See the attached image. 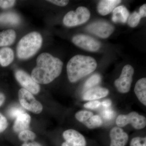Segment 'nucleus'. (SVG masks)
<instances>
[{
  "label": "nucleus",
  "instance_id": "f257e3e1",
  "mask_svg": "<svg viewBox=\"0 0 146 146\" xmlns=\"http://www.w3.org/2000/svg\"><path fill=\"white\" fill-rule=\"evenodd\" d=\"M36 65L31 77L37 83L48 84L60 75L63 63L60 59L48 53H43L36 59Z\"/></svg>",
  "mask_w": 146,
  "mask_h": 146
},
{
  "label": "nucleus",
  "instance_id": "f03ea898",
  "mask_svg": "<svg viewBox=\"0 0 146 146\" xmlns=\"http://www.w3.org/2000/svg\"><path fill=\"white\" fill-rule=\"evenodd\" d=\"M97 66L96 61L93 58L76 55L72 57L67 64L68 79L71 82H76L94 72Z\"/></svg>",
  "mask_w": 146,
  "mask_h": 146
},
{
  "label": "nucleus",
  "instance_id": "7ed1b4c3",
  "mask_svg": "<svg viewBox=\"0 0 146 146\" xmlns=\"http://www.w3.org/2000/svg\"><path fill=\"white\" fill-rule=\"evenodd\" d=\"M42 38L36 32H33L23 36L18 42L16 52L20 59H26L33 56L42 46Z\"/></svg>",
  "mask_w": 146,
  "mask_h": 146
},
{
  "label": "nucleus",
  "instance_id": "20e7f679",
  "mask_svg": "<svg viewBox=\"0 0 146 146\" xmlns=\"http://www.w3.org/2000/svg\"><path fill=\"white\" fill-rule=\"evenodd\" d=\"M90 17V12L87 8L79 7L76 11H69L64 16L63 23L68 27L77 26L86 23Z\"/></svg>",
  "mask_w": 146,
  "mask_h": 146
},
{
  "label": "nucleus",
  "instance_id": "39448f33",
  "mask_svg": "<svg viewBox=\"0 0 146 146\" xmlns=\"http://www.w3.org/2000/svg\"><path fill=\"white\" fill-rule=\"evenodd\" d=\"M18 98L21 105L25 109L35 114L42 112L43 110L42 104L29 91L24 88L21 89L18 91Z\"/></svg>",
  "mask_w": 146,
  "mask_h": 146
},
{
  "label": "nucleus",
  "instance_id": "423d86ee",
  "mask_svg": "<svg viewBox=\"0 0 146 146\" xmlns=\"http://www.w3.org/2000/svg\"><path fill=\"white\" fill-rule=\"evenodd\" d=\"M116 124L120 127L131 124L134 128L140 129L146 126V119L144 116L133 112L128 115H119L116 120Z\"/></svg>",
  "mask_w": 146,
  "mask_h": 146
},
{
  "label": "nucleus",
  "instance_id": "0eeeda50",
  "mask_svg": "<svg viewBox=\"0 0 146 146\" xmlns=\"http://www.w3.org/2000/svg\"><path fill=\"white\" fill-rule=\"evenodd\" d=\"M134 74V69L131 65H127L123 68L120 77L115 81V85L118 91L122 94L130 90Z\"/></svg>",
  "mask_w": 146,
  "mask_h": 146
},
{
  "label": "nucleus",
  "instance_id": "6e6552de",
  "mask_svg": "<svg viewBox=\"0 0 146 146\" xmlns=\"http://www.w3.org/2000/svg\"><path fill=\"white\" fill-rule=\"evenodd\" d=\"M86 30L99 37L105 39L112 34L115 28L108 22L98 21L90 24L86 27Z\"/></svg>",
  "mask_w": 146,
  "mask_h": 146
},
{
  "label": "nucleus",
  "instance_id": "1a4fd4ad",
  "mask_svg": "<svg viewBox=\"0 0 146 146\" xmlns=\"http://www.w3.org/2000/svg\"><path fill=\"white\" fill-rule=\"evenodd\" d=\"M72 42L75 45L84 50L90 52H96L100 48V43L91 36L79 34L73 37Z\"/></svg>",
  "mask_w": 146,
  "mask_h": 146
},
{
  "label": "nucleus",
  "instance_id": "9d476101",
  "mask_svg": "<svg viewBox=\"0 0 146 146\" xmlns=\"http://www.w3.org/2000/svg\"><path fill=\"white\" fill-rule=\"evenodd\" d=\"M15 76L17 81L23 87L24 89L32 94H38L40 90L39 84L29 75L27 73L22 70L16 71Z\"/></svg>",
  "mask_w": 146,
  "mask_h": 146
},
{
  "label": "nucleus",
  "instance_id": "9b49d317",
  "mask_svg": "<svg viewBox=\"0 0 146 146\" xmlns=\"http://www.w3.org/2000/svg\"><path fill=\"white\" fill-rule=\"evenodd\" d=\"M65 142L62 146H86V141L83 135L73 129H68L63 132Z\"/></svg>",
  "mask_w": 146,
  "mask_h": 146
},
{
  "label": "nucleus",
  "instance_id": "f8f14e48",
  "mask_svg": "<svg viewBox=\"0 0 146 146\" xmlns=\"http://www.w3.org/2000/svg\"><path fill=\"white\" fill-rule=\"evenodd\" d=\"M110 136L111 138L110 146H125L128 140L127 133L119 127L113 128Z\"/></svg>",
  "mask_w": 146,
  "mask_h": 146
},
{
  "label": "nucleus",
  "instance_id": "ddd939ff",
  "mask_svg": "<svg viewBox=\"0 0 146 146\" xmlns=\"http://www.w3.org/2000/svg\"><path fill=\"white\" fill-rule=\"evenodd\" d=\"M109 94L108 89L102 87H94L87 90L84 94V100L93 101L104 98Z\"/></svg>",
  "mask_w": 146,
  "mask_h": 146
},
{
  "label": "nucleus",
  "instance_id": "4468645a",
  "mask_svg": "<svg viewBox=\"0 0 146 146\" xmlns=\"http://www.w3.org/2000/svg\"><path fill=\"white\" fill-rule=\"evenodd\" d=\"M16 119L13 126V129L15 132H20L29 128L31 118L28 114L25 112H23Z\"/></svg>",
  "mask_w": 146,
  "mask_h": 146
},
{
  "label": "nucleus",
  "instance_id": "2eb2a0df",
  "mask_svg": "<svg viewBox=\"0 0 146 146\" xmlns=\"http://www.w3.org/2000/svg\"><path fill=\"white\" fill-rule=\"evenodd\" d=\"M120 0H103L100 1L98 5V12L102 16L109 14L114 10L118 5L121 3Z\"/></svg>",
  "mask_w": 146,
  "mask_h": 146
},
{
  "label": "nucleus",
  "instance_id": "dca6fc26",
  "mask_svg": "<svg viewBox=\"0 0 146 146\" xmlns=\"http://www.w3.org/2000/svg\"><path fill=\"white\" fill-rule=\"evenodd\" d=\"M129 16V12L127 9L124 6H119L113 10L112 20L114 23H125Z\"/></svg>",
  "mask_w": 146,
  "mask_h": 146
},
{
  "label": "nucleus",
  "instance_id": "f3484780",
  "mask_svg": "<svg viewBox=\"0 0 146 146\" xmlns=\"http://www.w3.org/2000/svg\"><path fill=\"white\" fill-rule=\"evenodd\" d=\"M134 92L138 99L144 105H146V78H141L137 82Z\"/></svg>",
  "mask_w": 146,
  "mask_h": 146
},
{
  "label": "nucleus",
  "instance_id": "a211bd4d",
  "mask_svg": "<svg viewBox=\"0 0 146 146\" xmlns=\"http://www.w3.org/2000/svg\"><path fill=\"white\" fill-rule=\"evenodd\" d=\"M16 38V33L13 29L0 32V47L10 46Z\"/></svg>",
  "mask_w": 146,
  "mask_h": 146
},
{
  "label": "nucleus",
  "instance_id": "6ab92c4d",
  "mask_svg": "<svg viewBox=\"0 0 146 146\" xmlns=\"http://www.w3.org/2000/svg\"><path fill=\"white\" fill-rule=\"evenodd\" d=\"M14 59L13 50L8 47L0 49V64L3 67L8 66L12 63Z\"/></svg>",
  "mask_w": 146,
  "mask_h": 146
},
{
  "label": "nucleus",
  "instance_id": "aec40b11",
  "mask_svg": "<svg viewBox=\"0 0 146 146\" xmlns=\"http://www.w3.org/2000/svg\"><path fill=\"white\" fill-rule=\"evenodd\" d=\"M20 22V17L14 12H6L0 14V23L15 25Z\"/></svg>",
  "mask_w": 146,
  "mask_h": 146
},
{
  "label": "nucleus",
  "instance_id": "412c9836",
  "mask_svg": "<svg viewBox=\"0 0 146 146\" xmlns=\"http://www.w3.org/2000/svg\"><path fill=\"white\" fill-rule=\"evenodd\" d=\"M101 80V77L99 74H94L87 80L84 85V90L86 91L89 89L94 88V86L98 85Z\"/></svg>",
  "mask_w": 146,
  "mask_h": 146
},
{
  "label": "nucleus",
  "instance_id": "4be33fe9",
  "mask_svg": "<svg viewBox=\"0 0 146 146\" xmlns=\"http://www.w3.org/2000/svg\"><path fill=\"white\" fill-rule=\"evenodd\" d=\"M93 115L94 114L92 112L86 110H81L76 113L75 117L79 121L85 125Z\"/></svg>",
  "mask_w": 146,
  "mask_h": 146
},
{
  "label": "nucleus",
  "instance_id": "5701e85b",
  "mask_svg": "<svg viewBox=\"0 0 146 146\" xmlns=\"http://www.w3.org/2000/svg\"><path fill=\"white\" fill-rule=\"evenodd\" d=\"M18 137L21 141L26 143L29 141H33L36 137V134L31 131L27 129L21 131L19 133Z\"/></svg>",
  "mask_w": 146,
  "mask_h": 146
},
{
  "label": "nucleus",
  "instance_id": "b1692460",
  "mask_svg": "<svg viewBox=\"0 0 146 146\" xmlns=\"http://www.w3.org/2000/svg\"><path fill=\"white\" fill-rule=\"evenodd\" d=\"M102 121L101 118L99 115H93L86 123L85 125L90 129L99 127L102 125Z\"/></svg>",
  "mask_w": 146,
  "mask_h": 146
},
{
  "label": "nucleus",
  "instance_id": "393cba45",
  "mask_svg": "<svg viewBox=\"0 0 146 146\" xmlns=\"http://www.w3.org/2000/svg\"><path fill=\"white\" fill-rule=\"evenodd\" d=\"M142 18L140 14L136 11L133 12L128 18V24L131 27H135L140 23Z\"/></svg>",
  "mask_w": 146,
  "mask_h": 146
},
{
  "label": "nucleus",
  "instance_id": "a878e982",
  "mask_svg": "<svg viewBox=\"0 0 146 146\" xmlns=\"http://www.w3.org/2000/svg\"><path fill=\"white\" fill-rule=\"evenodd\" d=\"M25 112L22 108L18 106H13L9 110L7 114L10 118H16L21 113Z\"/></svg>",
  "mask_w": 146,
  "mask_h": 146
},
{
  "label": "nucleus",
  "instance_id": "bb28decb",
  "mask_svg": "<svg viewBox=\"0 0 146 146\" xmlns=\"http://www.w3.org/2000/svg\"><path fill=\"white\" fill-rule=\"evenodd\" d=\"M130 146H146V138L136 137L131 141Z\"/></svg>",
  "mask_w": 146,
  "mask_h": 146
},
{
  "label": "nucleus",
  "instance_id": "cd10ccee",
  "mask_svg": "<svg viewBox=\"0 0 146 146\" xmlns=\"http://www.w3.org/2000/svg\"><path fill=\"white\" fill-rule=\"evenodd\" d=\"M102 116L105 119H112L114 116V112L112 109L106 108L102 112Z\"/></svg>",
  "mask_w": 146,
  "mask_h": 146
},
{
  "label": "nucleus",
  "instance_id": "c85d7f7f",
  "mask_svg": "<svg viewBox=\"0 0 146 146\" xmlns=\"http://www.w3.org/2000/svg\"><path fill=\"white\" fill-rule=\"evenodd\" d=\"M16 1L13 0H0V7L7 9L12 7L15 4Z\"/></svg>",
  "mask_w": 146,
  "mask_h": 146
},
{
  "label": "nucleus",
  "instance_id": "c756f323",
  "mask_svg": "<svg viewBox=\"0 0 146 146\" xmlns=\"http://www.w3.org/2000/svg\"><path fill=\"white\" fill-rule=\"evenodd\" d=\"M8 126L7 120L4 116L0 113V133L6 129Z\"/></svg>",
  "mask_w": 146,
  "mask_h": 146
},
{
  "label": "nucleus",
  "instance_id": "7c9ffc66",
  "mask_svg": "<svg viewBox=\"0 0 146 146\" xmlns=\"http://www.w3.org/2000/svg\"><path fill=\"white\" fill-rule=\"evenodd\" d=\"M101 106L100 102L97 100L91 101L84 104V106L86 108L95 109L98 108Z\"/></svg>",
  "mask_w": 146,
  "mask_h": 146
},
{
  "label": "nucleus",
  "instance_id": "2f4dec72",
  "mask_svg": "<svg viewBox=\"0 0 146 146\" xmlns=\"http://www.w3.org/2000/svg\"><path fill=\"white\" fill-rule=\"evenodd\" d=\"M47 1L56 5L61 7L65 6L67 5L69 2V1L65 0H50Z\"/></svg>",
  "mask_w": 146,
  "mask_h": 146
},
{
  "label": "nucleus",
  "instance_id": "473e14b6",
  "mask_svg": "<svg viewBox=\"0 0 146 146\" xmlns=\"http://www.w3.org/2000/svg\"><path fill=\"white\" fill-rule=\"evenodd\" d=\"M139 14H140L141 18L145 17L146 16V5H143L140 7L139 9Z\"/></svg>",
  "mask_w": 146,
  "mask_h": 146
},
{
  "label": "nucleus",
  "instance_id": "72a5a7b5",
  "mask_svg": "<svg viewBox=\"0 0 146 146\" xmlns=\"http://www.w3.org/2000/svg\"><path fill=\"white\" fill-rule=\"evenodd\" d=\"M112 105V102L110 100H106L101 103V105L102 106L105 108H108Z\"/></svg>",
  "mask_w": 146,
  "mask_h": 146
},
{
  "label": "nucleus",
  "instance_id": "f704fd0d",
  "mask_svg": "<svg viewBox=\"0 0 146 146\" xmlns=\"http://www.w3.org/2000/svg\"><path fill=\"white\" fill-rule=\"evenodd\" d=\"M21 146H42L40 145V144L38 143H36V142H30V143H24Z\"/></svg>",
  "mask_w": 146,
  "mask_h": 146
},
{
  "label": "nucleus",
  "instance_id": "c9c22d12",
  "mask_svg": "<svg viewBox=\"0 0 146 146\" xmlns=\"http://www.w3.org/2000/svg\"><path fill=\"white\" fill-rule=\"evenodd\" d=\"M5 96L2 93H0V107L2 105L5 100Z\"/></svg>",
  "mask_w": 146,
  "mask_h": 146
}]
</instances>
